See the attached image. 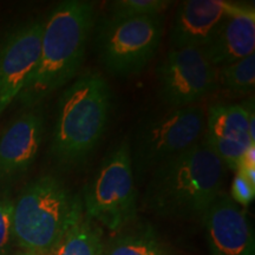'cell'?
<instances>
[{
    "instance_id": "18",
    "label": "cell",
    "mask_w": 255,
    "mask_h": 255,
    "mask_svg": "<svg viewBox=\"0 0 255 255\" xmlns=\"http://www.w3.org/2000/svg\"><path fill=\"white\" fill-rule=\"evenodd\" d=\"M167 0H115L108 2L105 17L142 18L162 15L173 5Z\"/></svg>"
},
{
    "instance_id": "7",
    "label": "cell",
    "mask_w": 255,
    "mask_h": 255,
    "mask_svg": "<svg viewBox=\"0 0 255 255\" xmlns=\"http://www.w3.org/2000/svg\"><path fill=\"white\" fill-rule=\"evenodd\" d=\"M95 49L105 71L114 77L138 75L157 53L163 36L162 15L96 20Z\"/></svg>"
},
{
    "instance_id": "9",
    "label": "cell",
    "mask_w": 255,
    "mask_h": 255,
    "mask_svg": "<svg viewBox=\"0 0 255 255\" xmlns=\"http://www.w3.org/2000/svg\"><path fill=\"white\" fill-rule=\"evenodd\" d=\"M45 19H30L0 40V115L17 100L40 56Z\"/></svg>"
},
{
    "instance_id": "13",
    "label": "cell",
    "mask_w": 255,
    "mask_h": 255,
    "mask_svg": "<svg viewBox=\"0 0 255 255\" xmlns=\"http://www.w3.org/2000/svg\"><path fill=\"white\" fill-rule=\"evenodd\" d=\"M239 2L221 0H187L178 6L170 30L171 47L202 50L214 37Z\"/></svg>"
},
{
    "instance_id": "11",
    "label": "cell",
    "mask_w": 255,
    "mask_h": 255,
    "mask_svg": "<svg viewBox=\"0 0 255 255\" xmlns=\"http://www.w3.org/2000/svg\"><path fill=\"white\" fill-rule=\"evenodd\" d=\"M200 220L210 255H255L253 225L229 194L222 191Z\"/></svg>"
},
{
    "instance_id": "3",
    "label": "cell",
    "mask_w": 255,
    "mask_h": 255,
    "mask_svg": "<svg viewBox=\"0 0 255 255\" xmlns=\"http://www.w3.org/2000/svg\"><path fill=\"white\" fill-rule=\"evenodd\" d=\"M111 109L113 92L100 72L82 73L63 91L51 137V155L60 167L87 161L107 130Z\"/></svg>"
},
{
    "instance_id": "12",
    "label": "cell",
    "mask_w": 255,
    "mask_h": 255,
    "mask_svg": "<svg viewBox=\"0 0 255 255\" xmlns=\"http://www.w3.org/2000/svg\"><path fill=\"white\" fill-rule=\"evenodd\" d=\"M0 132V181L21 177L32 167L45 132V117L39 107L24 108Z\"/></svg>"
},
{
    "instance_id": "1",
    "label": "cell",
    "mask_w": 255,
    "mask_h": 255,
    "mask_svg": "<svg viewBox=\"0 0 255 255\" xmlns=\"http://www.w3.org/2000/svg\"><path fill=\"white\" fill-rule=\"evenodd\" d=\"M96 20L91 1L65 0L53 7L44 21L39 60L17 97L24 108L39 107L75 78L84 63Z\"/></svg>"
},
{
    "instance_id": "8",
    "label": "cell",
    "mask_w": 255,
    "mask_h": 255,
    "mask_svg": "<svg viewBox=\"0 0 255 255\" xmlns=\"http://www.w3.org/2000/svg\"><path fill=\"white\" fill-rule=\"evenodd\" d=\"M156 81L169 108L200 104L219 89L218 69L196 47H170L156 68Z\"/></svg>"
},
{
    "instance_id": "21",
    "label": "cell",
    "mask_w": 255,
    "mask_h": 255,
    "mask_svg": "<svg viewBox=\"0 0 255 255\" xmlns=\"http://www.w3.org/2000/svg\"><path fill=\"white\" fill-rule=\"evenodd\" d=\"M9 255H36V254L30 253V252H26V251H19V252H17V253L9 254Z\"/></svg>"
},
{
    "instance_id": "2",
    "label": "cell",
    "mask_w": 255,
    "mask_h": 255,
    "mask_svg": "<svg viewBox=\"0 0 255 255\" xmlns=\"http://www.w3.org/2000/svg\"><path fill=\"white\" fill-rule=\"evenodd\" d=\"M227 170L202 138L151 171L143 206L163 218L200 220L223 191Z\"/></svg>"
},
{
    "instance_id": "17",
    "label": "cell",
    "mask_w": 255,
    "mask_h": 255,
    "mask_svg": "<svg viewBox=\"0 0 255 255\" xmlns=\"http://www.w3.org/2000/svg\"><path fill=\"white\" fill-rule=\"evenodd\" d=\"M219 88L237 97L253 95L255 88V53L218 69Z\"/></svg>"
},
{
    "instance_id": "4",
    "label": "cell",
    "mask_w": 255,
    "mask_h": 255,
    "mask_svg": "<svg viewBox=\"0 0 255 255\" xmlns=\"http://www.w3.org/2000/svg\"><path fill=\"white\" fill-rule=\"evenodd\" d=\"M84 214L82 199L59 178L44 175L13 200L12 233L21 251L50 255L66 232Z\"/></svg>"
},
{
    "instance_id": "16",
    "label": "cell",
    "mask_w": 255,
    "mask_h": 255,
    "mask_svg": "<svg viewBox=\"0 0 255 255\" xmlns=\"http://www.w3.org/2000/svg\"><path fill=\"white\" fill-rule=\"evenodd\" d=\"M104 247L103 232L98 223L83 214L50 255H102Z\"/></svg>"
},
{
    "instance_id": "20",
    "label": "cell",
    "mask_w": 255,
    "mask_h": 255,
    "mask_svg": "<svg viewBox=\"0 0 255 255\" xmlns=\"http://www.w3.org/2000/svg\"><path fill=\"white\" fill-rule=\"evenodd\" d=\"M232 200L237 202L239 206L247 207L254 201L255 197V187L248 182V181L240 174V171H237L234 178H233L231 195Z\"/></svg>"
},
{
    "instance_id": "15",
    "label": "cell",
    "mask_w": 255,
    "mask_h": 255,
    "mask_svg": "<svg viewBox=\"0 0 255 255\" xmlns=\"http://www.w3.org/2000/svg\"><path fill=\"white\" fill-rule=\"evenodd\" d=\"M102 255H175L169 245L148 225L124 228L105 244Z\"/></svg>"
},
{
    "instance_id": "19",
    "label": "cell",
    "mask_w": 255,
    "mask_h": 255,
    "mask_svg": "<svg viewBox=\"0 0 255 255\" xmlns=\"http://www.w3.org/2000/svg\"><path fill=\"white\" fill-rule=\"evenodd\" d=\"M13 199L7 194H0V255H9L13 241L12 233Z\"/></svg>"
},
{
    "instance_id": "6",
    "label": "cell",
    "mask_w": 255,
    "mask_h": 255,
    "mask_svg": "<svg viewBox=\"0 0 255 255\" xmlns=\"http://www.w3.org/2000/svg\"><path fill=\"white\" fill-rule=\"evenodd\" d=\"M137 188L129 141L105 155L83 191L84 214L111 232L127 228L137 214Z\"/></svg>"
},
{
    "instance_id": "14",
    "label": "cell",
    "mask_w": 255,
    "mask_h": 255,
    "mask_svg": "<svg viewBox=\"0 0 255 255\" xmlns=\"http://www.w3.org/2000/svg\"><path fill=\"white\" fill-rule=\"evenodd\" d=\"M202 51L216 69L255 53L254 6L239 2Z\"/></svg>"
},
{
    "instance_id": "5",
    "label": "cell",
    "mask_w": 255,
    "mask_h": 255,
    "mask_svg": "<svg viewBox=\"0 0 255 255\" xmlns=\"http://www.w3.org/2000/svg\"><path fill=\"white\" fill-rule=\"evenodd\" d=\"M203 103L168 110L148 117L136 129L130 144L135 177L150 174L159 164L182 154L203 138Z\"/></svg>"
},
{
    "instance_id": "10",
    "label": "cell",
    "mask_w": 255,
    "mask_h": 255,
    "mask_svg": "<svg viewBox=\"0 0 255 255\" xmlns=\"http://www.w3.org/2000/svg\"><path fill=\"white\" fill-rule=\"evenodd\" d=\"M253 108V100L246 103L219 102L210 104L206 111L203 139L229 170H239L246 151L254 145L250 131Z\"/></svg>"
}]
</instances>
